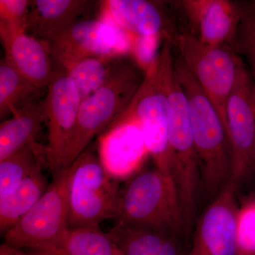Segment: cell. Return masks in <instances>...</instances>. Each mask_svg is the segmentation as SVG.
<instances>
[{"label": "cell", "instance_id": "25", "mask_svg": "<svg viewBox=\"0 0 255 255\" xmlns=\"http://www.w3.org/2000/svg\"><path fill=\"white\" fill-rule=\"evenodd\" d=\"M236 255H255V198L238 207Z\"/></svg>", "mask_w": 255, "mask_h": 255}, {"label": "cell", "instance_id": "5", "mask_svg": "<svg viewBox=\"0 0 255 255\" xmlns=\"http://www.w3.org/2000/svg\"><path fill=\"white\" fill-rule=\"evenodd\" d=\"M136 67L127 62H114L105 83L81 101L78 122L66 159L70 165L97 135L105 131L126 109L142 83Z\"/></svg>", "mask_w": 255, "mask_h": 255}, {"label": "cell", "instance_id": "29", "mask_svg": "<svg viewBox=\"0 0 255 255\" xmlns=\"http://www.w3.org/2000/svg\"><path fill=\"white\" fill-rule=\"evenodd\" d=\"M0 255H49L43 254V253H29L23 251V250L17 249L5 244L0 243Z\"/></svg>", "mask_w": 255, "mask_h": 255}, {"label": "cell", "instance_id": "9", "mask_svg": "<svg viewBox=\"0 0 255 255\" xmlns=\"http://www.w3.org/2000/svg\"><path fill=\"white\" fill-rule=\"evenodd\" d=\"M132 36L103 18H85L46 42L55 65L64 69L84 58L113 59L129 54Z\"/></svg>", "mask_w": 255, "mask_h": 255}, {"label": "cell", "instance_id": "21", "mask_svg": "<svg viewBox=\"0 0 255 255\" xmlns=\"http://www.w3.org/2000/svg\"><path fill=\"white\" fill-rule=\"evenodd\" d=\"M42 92L23 78L6 58L0 60V123L39 100Z\"/></svg>", "mask_w": 255, "mask_h": 255}, {"label": "cell", "instance_id": "1", "mask_svg": "<svg viewBox=\"0 0 255 255\" xmlns=\"http://www.w3.org/2000/svg\"><path fill=\"white\" fill-rule=\"evenodd\" d=\"M174 70L187 97L200 168V193L210 203L231 181L232 157L227 130L182 58L174 61Z\"/></svg>", "mask_w": 255, "mask_h": 255}, {"label": "cell", "instance_id": "27", "mask_svg": "<svg viewBox=\"0 0 255 255\" xmlns=\"http://www.w3.org/2000/svg\"><path fill=\"white\" fill-rule=\"evenodd\" d=\"M29 0H0V28L26 31Z\"/></svg>", "mask_w": 255, "mask_h": 255}, {"label": "cell", "instance_id": "11", "mask_svg": "<svg viewBox=\"0 0 255 255\" xmlns=\"http://www.w3.org/2000/svg\"><path fill=\"white\" fill-rule=\"evenodd\" d=\"M226 119L232 157L231 181L239 185L255 167L254 84L245 65L228 98Z\"/></svg>", "mask_w": 255, "mask_h": 255}, {"label": "cell", "instance_id": "12", "mask_svg": "<svg viewBox=\"0 0 255 255\" xmlns=\"http://www.w3.org/2000/svg\"><path fill=\"white\" fill-rule=\"evenodd\" d=\"M238 185L230 181L196 220L186 255H236Z\"/></svg>", "mask_w": 255, "mask_h": 255}, {"label": "cell", "instance_id": "13", "mask_svg": "<svg viewBox=\"0 0 255 255\" xmlns=\"http://www.w3.org/2000/svg\"><path fill=\"white\" fill-rule=\"evenodd\" d=\"M99 159L107 174L117 181L128 179L141 171L149 156L140 127L132 122L112 126L98 140Z\"/></svg>", "mask_w": 255, "mask_h": 255}, {"label": "cell", "instance_id": "15", "mask_svg": "<svg viewBox=\"0 0 255 255\" xmlns=\"http://www.w3.org/2000/svg\"><path fill=\"white\" fill-rule=\"evenodd\" d=\"M182 5L195 31L193 35L208 46H220L235 41L241 9L226 0H187Z\"/></svg>", "mask_w": 255, "mask_h": 255}, {"label": "cell", "instance_id": "18", "mask_svg": "<svg viewBox=\"0 0 255 255\" xmlns=\"http://www.w3.org/2000/svg\"><path fill=\"white\" fill-rule=\"evenodd\" d=\"M107 233L123 255H186L188 251L182 238L155 230L117 223Z\"/></svg>", "mask_w": 255, "mask_h": 255}, {"label": "cell", "instance_id": "24", "mask_svg": "<svg viewBox=\"0 0 255 255\" xmlns=\"http://www.w3.org/2000/svg\"><path fill=\"white\" fill-rule=\"evenodd\" d=\"M109 58H84L65 69L78 90L81 100L91 95L108 80L113 63Z\"/></svg>", "mask_w": 255, "mask_h": 255}, {"label": "cell", "instance_id": "22", "mask_svg": "<svg viewBox=\"0 0 255 255\" xmlns=\"http://www.w3.org/2000/svg\"><path fill=\"white\" fill-rule=\"evenodd\" d=\"M39 166L46 167L44 146L38 142L23 147L0 162V199L16 190Z\"/></svg>", "mask_w": 255, "mask_h": 255}, {"label": "cell", "instance_id": "19", "mask_svg": "<svg viewBox=\"0 0 255 255\" xmlns=\"http://www.w3.org/2000/svg\"><path fill=\"white\" fill-rule=\"evenodd\" d=\"M45 120L44 100H38L0 123V162L37 142Z\"/></svg>", "mask_w": 255, "mask_h": 255}, {"label": "cell", "instance_id": "4", "mask_svg": "<svg viewBox=\"0 0 255 255\" xmlns=\"http://www.w3.org/2000/svg\"><path fill=\"white\" fill-rule=\"evenodd\" d=\"M167 100L168 142L172 177L182 209L186 241L189 242L197 220L200 168L191 131L187 97L175 73L169 85Z\"/></svg>", "mask_w": 255, "mask_h": 255}, {"label": "cell", "instance_id": "20", "mask_svg": "<svg viewBox=\"0 0 255 255\" xmlns=\"http://www.w3.org/2000/svg\"><path fill=\"white\" fill-rule=\"evenodd\" d=\"M39 166L12 193L0 199V238L19 223L46 191V177Z\"/></svg>", "mask_w": 255, "mask_h": 255}, {"label": "cell", "instance_id": "30", "mask_svg": "<svg viewBox=\"0 0 255 255\" xmlns=\"http://www.w3.org/2000/svg\"></svg>", "mask_w": 255, "mask_h": 255}, {"label": "cell", "instance_id": "23", "mask_svg": "<svg viewBox=\"0 0 255 255\" xmlns=\"http://www.w3.org/2000/svg\"><path fill=\"white\" fill-rule=\"evenodd\" d=\"M56 255H123L117 243L100 226L69 230Z\"/></svg>", "mask_w": 255, "mask_h": 255}, {"label": "cell", "instance_id": "3", "mask_svg": "<svg viewBox=\"0 0 255 255\" xmlns=\"http://www.w3.org/2000/svg\"><path fill=\"white\" fill-rule=\"evenodd\" d=\"M116 219L117 223L169 233L186 241L173 177L155 167L140 171L128 179L120 190Z\"/></svg>", "mask_w": 255, "mask_h": 255}, {"label": "cell", "instance_id": "26", "mask_svg": "<svg viewBox=\"0 0 255 255\" xmlns=\"http://www.w3.org/2000/svg\"><path fill=\"white\" fill-rule=\"evenodd\" d=\"M132 35L130 53L137 66L145 73L158 57L159 46L162 34L153 36Z\"/></svg>", "mask_w": 255, "mask_h": 255}, {"label": "cell", "instance_id": "14", "mask_svg": "<svg viewBox=\"0 0 255 255\" xmlns=\"http://www.w3.org/2000/svg\"><path fill=\"white\" fill-rule=\"evenodd\" d=\"M0 43L6 60L23 78L43 91L55 68L46 43L24 30L14 28H0Z\"/></svg>", "mask_w": 255, "mask_h": 255}, {"label": "cell", "instance_id": "2", "mask_svg": "<svg viewBox=\"0 0 255 255\" xmlns=\"http://www.w3.org/2000/svg\"><path fill=\"white\" fill-rule=\"evenodd\" d=\"M174 73L170 42L166 39L158 57L145 73L142 83L127 108L110 126L124 122L137 124L155 168L171 176L167 97Z\"/></svg>", "mask_w": 255, "mask_h": 255}, {"label": "cell", "instance_id": "10", "mask_svg": "<svg viewBox=\"0 0 255 255\" xmlns=\"http://www.w3.org/2000/svg\"><path fill=\"white\" fill-rule=\"evenodd\" d=\"M46 88L45 124L48 139L44 155L46 167L54 174L66 168L82 100L68 74L57 65Z\"/></svg>", "mask_w": 255, "mask_h": 255}, {"label": "cell", "instance_id": "28", "mask_svg": "<svg viewBox=\"0 0 255 255\" xmlns=\"http://www.w3.org/2000/svg\"><path fill=\"white\" fill-rule=\"evenodd\" d=\"M241 11V21L235 38L236 44L251 62L255 75V11ZM254 95L255 100V83Z\"/></svg>", "mask_w": 255, "mask_h": 255}, {"label": "cell", "instance_id": "7", "mask_svg": "<svg viewBox=\"0 0 255 255\" xmlns=\"http://www.w3.org/2000/svg\"><path fill=\"white\" fill-rule=\"evenodd\" d=\"M68 167L53 174L41 197L3 238L8 246L56 255L68 233Z\"/></svg>", "mask_w": 255, "mask_h": 255}, {"label": "cell", "instance_id": "8", "mask_svg": "<svg viewBox=\"0 0 255 255\" xmlns=\"http://www.w3.org/2000/svg\"><path fill=\"white\" fill-rule=\"evenodd\" d=\"M169 41L177 47L183 61L214 105L227 130L228 98L244 63L228 45L208 46L190 33L172 35Z\"/></svg>", "mask_w": 255, "mask_h": 255}, {"label": "cell", "instance_id": "17", "mask_svg": "<svg viewBox=\"0 0 255 255\" xmlns=\"http://www.w3.org/2000/svg\"><path fill=\"white\" fill-rule=\"evenodd\" d=\"M100 18L110 21L127 33L140 36L164 34V19L153 2L146 0L100 1Z\"/></svg>", "mask_w": 255, "mask_h": 255}, {"label": "cell", "instance_id": "16", "mask_svg": "<svg viewBox=\"0 0 255 255\" xmlns=\"http://www.w3.org/2000/svg\"><path fill=\"white\" fill-rule=\"evenodd\" d=\"M96 4L90 0L31 1L26 32L46 43L74 23L85 19Z\"/></svg>", "mask_w": 255, "mask_h": 255}, {"label": "cell", "instance_id": "6", "mask_svg": "<svg viewBox=\"0 0 255 255\" xmlns=\"http://www.w3.org/2000/svg\"><path fill=\"white\" fill-rule=\"evenodd\" d=\"M68 223L70 229L100 226L117 218L120 188L99 157L85 150L68 166Z\"/></svg>", "mask_w": 255, "mask_h": 255}]
</instances>
